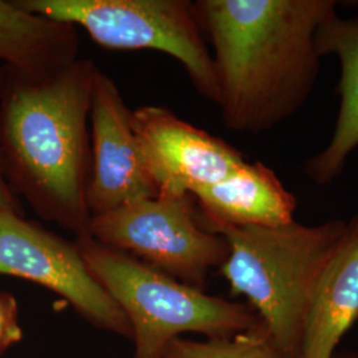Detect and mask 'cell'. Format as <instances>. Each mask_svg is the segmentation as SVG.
Here are the masks:
<instances>
[{
    "label": "cell",
    "mask_w": 358,
    "mask_h": 358,
    "mask_svg": "<svg viewBox=\"0 0 358 358\" xmlns=\"http://www.w3.org/2000/svg\"><path fill=\"white\" fill-rule=\"evenodd\" d=\"M90 59L47 73L0 68V164L13 192L38 217L88 235Z\"/></svg>",
    "instance_id": "2"
},
{
    "label": "cell",
    "mask_w": 358,
    "mask_h": 358,
    "mask_svg": "<svg viewBox=\"0 0 358 358\" xmlns=\"http://www.w3.org/2000/svg\"><path fill=\"white\" fill-rule=\"evenodd\" d=\"M77 28L0 0V60L23 73H47L76 62Z\"/></svg>",
    "instance_id": "13"
},
{
    "label": "cell",
    "mask_w": 358,
    "mask_h": 358,
    "mask_svg": "<svg viewBox=\"0 0 358 358\" xmlns=\"http://www.w3.org/2000/svg\"><path fill=\"white\" fill-rule=\"evenodd\" d=\"M31 13L83 28L115 51L162 52L178 60L194 88L219 101L217 73L195 1L189 0H16Z\"/></svg>",
    "instance_id": "5"
},
{
    "label": "cell",
    "mask_w": 358,
    "mask_h": 358,
    "mask_svg": "<svg viewBox=\"0 0 358 358\" xmlns=\"http://www.w3.org/2000/svg\"><path fill=\"white\" fill-rule=\"evenodd\" d=\"M348 220L317 226L296 220L279 227H223L229 256L220 273L231 292L248 300L282 358H297L304 315Z\"/></svg>",
    "instance_id": "3"
},
{
    "label": "cell",
    "mask_w": 358,
    "mask_h": 358,
    "mask_svg": "<svg viewBox=\"0 0 358 358\" xmlns=\"http://www.w3.org/2000/svg\"><path fill=\"white\" fill-rule=\"evenodd\" d=\"M206 230L279 227L294 220L297 199L266 164L245 162L227 178L192 194Z\"/></svg>",
    "instance_id": "10"
},
{
    "label": "cell",
    "mask_w": 358,
    "mask_h": 358,
    "mask_svg": "<svg viewBox=\"0 0 358 358\" xmlns=\"http://www.w3.org/2000/svg\"><path fill=\"white\" fill-rule=\"evenodd\" d=\"M0 273L60 294L97 327L131 334L125 313L90 273L76 243L7 210H0Z\"/></svg>",
    "instance_id": "7"
},
{
    "label": "cell",
    "mask_w": 358,
    "mask_h": 358,
    "mask_svg": "<svg viewBox=\"0 0 358 358\" xmlns=\"http://www.w3.org/2000/svg\"><path fill=\"white\" fill-rule=\"evenodd\" d=\"M164 358H282L264 325L232 337L192 341L174 338Z\"/></svg>",
    "instance_id": "14"
},
{
    "label": "cell",
    "mask_w": 358,
    "mask_h": 358,
    "mask_svg": "<svg viewBox=\"0 0 358 358\" xmlns=\"http://www.w3.org/2000/svg\"><path fill=\"white\" fill-rule=\"evenodd\" d=\"M76 244L90 273L125 313L134 336V358H164L180 333L224 338L263 324L248 304L205 294L90 235L77 236Z\"/></svg>",
    "instance_id": "4"
},
{
    "label": "cell",
    "mask_w": 358,
    "mask_h": 358,
    "mask_svg": "<svg viewBox=\"0 0 358 358\" xmlns=\"http://www.w3.org/2000/svg\"><path fill=\"white\" fill-rule=\"evenodd\" d=\"M0 210L13 211V213L24 215L22 202H20L19 196L13 192V189L10 187L7 179L4 177L1 164H0Z\"/></svg>",
    "instance_id": "16"
},
{
    "label": "cell",
    "mask_w": 358,
    "mask_h": 358,
    "mask_svg": "<svg viewBox=\"0 0 358 358\" xmlns=\"http://www.w3.org/2000/svg\"><path fill=\"white\" fill-rule=\"evenodd\" d=\"M227 128L260 134L294 117L320 73L319 27L336 0H198Z\"/></svg>",
    "instance_id": "1"
},
{
    "label": "cell",
    "mask_w": 358,
    "mask_h": 358,
    "mask_svg": "<svg viewBox=\"0 0 358 358\" xmlns=\"http://www.w3.org/2000/svg\"><path fill=\"white\" fill-rule=\"evenodd\" d=\"M321 57L336 56L341 66L337 87L340 109L328 145L304 164V173L316 185L328 186L345 169L358 148V16L332 13L316 32Z\"/></svg>",
    "instance_id": "12"
},
{
    "label": "cell",
    "mask_w": 358,
    "mask_h": 358,
    "mask_svg": "<svg viewBox=\"0 0 358 358\" xmlns=\"http://www.w3.org/2000/svg\"><path fill=\"white\" fill-rule=\"evenodd\" d=\"M358 319V215L321 273L300 331L297 358H334L343 336Z\"/></svg>",
    "instance_id": "11"
},
{
    "label": "cell",
    "mask_w": 358,
    "mask_h": 358,
    "mask_svg": "<svg viewBox=\"0 0 358 358\" xmlns=\"http://www.w3.org/2000/svg\"><path fill=\"white\" fill-rule=\"evenodd\" d=\"M131 127L146 173L162 196H192L247 162L230 143L162 106L137 108Z\"/></svg>",
    "instance_id": "8"
},
{
    "label": "cell",
    "mask_w": 358,
    "mask_h": 358,
    "mask_svg": "<svg viewBox=\"0 0 358 358\" xmlns=\"http://www.w3.org/2000/svg\"><path fill=\"white\" fill-rule=\"evenodd\" d=\"M22 328L17 319V303L13 294H0V355L22 340Z\"/></svg>",
    "instance_id": "15"
},
{
    "label": "cell",
    "mask_w": 358,
    "mask_h": 358,
    "mask_svg": "<svg viewBox=\"0 0 358 358\" xmlns=\"http://www.w3.org/2000/svg\"><path fill=\"white\" fill-rule=\"evenodd\" d=\"M88 235L108 248L138 256L146 266L201 291L210 271L220 268L229 256L224 238L199 226L192 196L158 195L94 215Z\"/></svg>",
    "instance_id": "6"
},
{
    "label": "cell",
    "mask_w": 358,
    "mask_h": 358,
    "mask_svg": "<svg viewBox=\"0 0 358 358\" xmlns=\"http://www.w3.org/2000/svg\"><path fill=\"white\" fill-rule=\"evenodd\" d=\"M131 112L115 81L99 69L90 115L87 205L92 217L158 196L142 161Z\"/></svg>",
    "instance_id": "9"
}]
</instances>
